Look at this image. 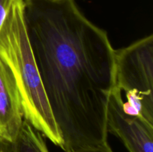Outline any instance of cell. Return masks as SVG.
Here are the masks:
<instances>
[{"mask_svg":"<svg viewBox=\"0 0 153 152\" xmlns=\"http://www.w3.org/2000/svg\"><path fill=\"white\" fill-rule=\"evenodd\" d=\"M31 49L52 115L73 152L108 142L106 113L115 87V50L75 0H23Z\"/></svg>","mask_w":153,"mask_h":152,"instance_id":"6da1fadb","label":"cell"},{"mask_svg":"<svg viewBox=\"0 0 153 152\" xmlns=\"http://www.w3.org/2000/svg\"><path fill=\"white\" fill-rule=\"evenodd\" d=\"M0 57L13 75L24 119L54 145L63 139L46 98L24 19L23 0H14L0 28Z\"/></svg>","mask_w":153,"mask_h":152,"instance_id":"7a4b0ae2","label":"cell"},{"mask_svg":"<svg viewBox=\"0 0 153 152\" xmlns=\"http://www.w3.org/2000/svg\"><path fill=\"white\" fill-rule=\"evenodd\" d=\"M115 86L123 90L126 113L153 126V36L115 50Z\"/></svg>","mask_w":153,"mask_h":152,"instance_id":"3957f363","label":"cell"},{"mask_svg":"<svg viewBox=\"0 0 153 152\" xmlns=\"http://www.w3.org/2000/svg\"><path fill=\"white\" fill-rule=\"evenodd\" d=\"M123 104L122 91L115 86L107 107L108 133L117 137L129 152H153V126L126 113Z\"/></svg>","mask_w":153,"mask_h":152,"instance_id":"277c9868","label":"cell"},{"mask_svg":"<svg viewBox=\"0 0 153 152\" xmlns=\"http://www.w3.org/2000/svg\"><path fill=\"white\" fill-rule=\"evenodd\" d=\"M24 120L22 100L13 75L0 57V139L13 140Z\"/></svg>","mask_w":153,"mask_h":152,"instance_id":"5b68a950","label":"cell"},{"mask_svg":"<svg viewBox=\"0 0 153 152\" xmlns=\"http://www.w3.org/2000/svg\"><path fill=\"white\" fill-rule=\"evenodd\" d=\"M0 152H49L43 134L24 119L13 140L0 139Z\"/></svg>","mask_w":153,"mask_h":152,"instance_id":"8992f818","label":"cell"},{"mask_svg":"<svg viewBox=\"0 0 153 152\" xmlns=\"http://www.w3.org/2000/svg\"><path fill=\"white\" fill-rule=\"evenodd\" d=\"M14 0H0V28Z\"/></svg>","mask_w":153,"mask_h":152,"instance_id":"52a82bcc","label":"cell"},{"mask_svg":"<svg viewBox=\"0 0 153 152\" xmlns=\"http://www.w3.org/2000/svg\"><path fill=\"white\" fill-rule=\"evenodd\" d=\"M73 152H114L111 146L109 145L108 143H105V144L102 145L101 146H98V147L91 148H87L83 149V150L76 151Z\"/></svg>","mask_w":153,"mask_h":152,"instance_id":"ba28073f","label":"cell"}]
</instances>
